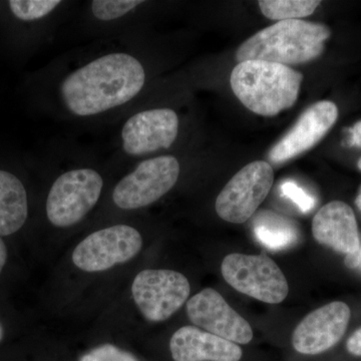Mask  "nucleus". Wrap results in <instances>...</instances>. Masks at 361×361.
<instances>
[{
  "mask_svg": "<svg viewBox=\"0 0 361 361\" xmlns=\"http://www.w3.org/2000/svg\"><path fill=\"white\" fill-rule=\"evenodd\" d=\"M261 13L270 20H295L310 16L322 4L315 0H261Z\"/></svg>",
  "mask_w": 361,
  "mask_h": 361,
  "instance_id": "6ab92c4d",
  "label": "nucleus"
},
{
  "mask_svg": "<svg viewBox=\"0 0 361 361\" xmlns=\"http://www.w3.org/2000/svg\"><path fill=\"white\" fill-rule=\"evenodd\" d=\"M123 120L115 158L137 163L172 148L179 137L180 118L174 109L137 108Z\"/></svg>",
  "mask_w": 361,
  "mask_h": 361,
  "instance_id": "20e7f679",
  "label": "nucleus"
},
{
  "mask_svg": "<svg viewBox=\"0 0 361 361\" xmlns=\"http://www.w3.org/2000/svg\"><path fill=\"white\" fill-rule=\"evenodd\" d=\"M346 348L351 355L361 356V329L356 330L355 334L349 337Z\"/></svg>",
  "mask_w": 361,
  "mask_h": 361,
  "instance_id": "4be33fe9",
  "label": "nucleus"
},
{
  "mask_svg": "<svg viewBox=\"0 0 361 361\" xmlns=\"http://www.w3.org/2000/svg\"><path fill=\"white\" fill-rule=\"evenodd\" d=\"M170 350L175 361H239L243 355L234 342L193 326L175 332Z\"/></svg>",
  "mask_w": 361,
  "mask_h": 361,
  "instance_id": "dca6fc26",
  "label": "nucleus"
},
{
  "mask_svg": "<svg viewBox=\"0 0 361 361\" xmlns=\"http://www.w3.org/2000/svg\"><path fill=\"white\" fill-rule=\"evenodd\" d=\"M349 319L350 310L348 304L341 301H334L312 311L294 330V349L306 355L325 353L345 334Z\"/></svg>",
  "mask_w": 361,
  "mask_h": 361,
  "instance_id": "f8f14e48",
  "label": "nucleus"
},
{
  "mask_svg": "<svg viewBox=\"0 0 361 361\" xmlns=\"http://www.w3.org/2000/svg\"><path fill=\"white\" fill-rule=\"evenodd\" d=\"M357 166L358 169H360V170L361 171V158L360 159V161H358Z\"/></svg>",
  "mask_w": 361,
  "mask_h": 361,
  "instance_id": "cd10ccee",
  "label": "nucleus"
},
{
  "mask_svg": "<svg viewBox=\"0 0 361 361\" xmlns=\"http://www.w3.org/2000/svg\"><path fill=\"white\" fill-rule=\"evenodd\" d=\"M148 4L142 0H92L82 11V28L102 39L137 35L140 16Z\"/></svg>",
  "mask_w": 361,
  "mask_h": 361,
  "instance_id": "4468645a",
  "label": "nucleus"
},
{
  "mask_svg": "<svg viewBox=\"0 0 361 361\" xmlns=\"http://www.w3.org/2000/svg\"><path fill=\"white\" fill-rule=\"evenodd\" d=\"M330 35L329 28L320 23L278 21L240 45L236 59L239 63L263 61L287 66L300 65L322 56Z\"/></svg>",
  "mask_w": 361,
  "mask_h": 361,
  "instance_id": "f03ea898",
  "label": "nucleus"
},
{
  "mask_svg": "<svg viewBox=\"0 0 361 361\" xmlns=\"http://www.w3.org/2000/svg\"><path fill=\"white\" fill-rule=\"evenodd\" d=\"M104 176L96 167L73 166L52 182L45 201V215L52 226L68 228L85 219L99 203Z\"/></svg>",
  "mask_w": 361,
  "mask_h": 361,
  "instance_id": "39448f33",
  "label": "nucleus"
},
{
  "mask_svg": "<svg viewBox=\"0 0 361 361\" xmlns=\"http://www.w3.org/2000/svg\"><path fill=\"white\" fill-rule=\"evenodd\" d=\"M4 336H6V326L4 323L0 320V343L4 341Z\"/></svg>",
  "mask_w": 361,
  "mask_h": 361,
  "instance_id": "a878e982",
  "label": "nucleus"
},
{
  "mask_svg": "<svg viewBox=\"0 0 361 361\" xmlns=\"http://www.w3.org/2000/svg\"><path fill=\"white\" fill-rule=\"evenodd\" d=\"M274 173L267 161L248 164L228 182L216 199L221 219L241 224L250 219L269 194Z\"/></svg>",
  "mask_w": 361,
  "mask_h": 361,
  "instance_id": "6e6552de",
  "label": "nucleus"
},
{
  "mask_svg": "<svg viewBox=\"0 0 361 361\" xmlns=\"http://www.w3.org/2000/svg\"><path fill=\"white\" fill-rule=\"evenodd\" d=\"M221 271L233 288L262 302L280 303L288 295V282L283 272L263 254H229L223 260Z\"/></svg>",
  "mask_w": 361,
  "mask_h": 361,
  "instance_id": "0eeeda50",
  "label": "nucleus"
},
{
  "mask_svg": "<svg viewBox=\"0 0 361 361\" xmlns=\"http://www.w3.org/2000/svg\"><path fill=\"white\" fill-rule=\"evenodd\" d=\"M355 205L357 206V208L361 211V187L360 189V192H358L357 197L355 199Z\"/></svg>",
  "mask_w": 361,
  "mask_h": 361,
  "instance_id": "bb28decb",
  "label": "nucleus"
},
{
  "mask_svg": "<svg viewBox=\"0 0 361 361\" xmlns=\"http://www.w3.org/2000/svg\"><path fill=\"white\" fill-rule=\"evenodd\" d=\"M254 233L262 245L270 250L288 248L297 240V231L288 220L271 212H262L254 222Z\"/></svg>",
  "mask_w": 361,
  "mask_h": 361,
  "instance_id": "a211bd4d",
  "label": "nucleus"
},
{
  "mask_svg": "<svg viewBox=\"0 0 361 361\" xmlns=\"http://www.w3.org/2000/svg\"><path fill=\"white\" fill-rule=\"evenodd\" d=\"M30 215L27 190L14 173L0 169V236L20 232Z\"/></svg>",
  "mask_w": 361,
  "mask_h": 361,
  "instance_id": "f3484780",
  "label": "nucleus"
},
{
  "mask_svg": "<svg viewBox=\"0 0 361 361\" xmlns=\"http://www.w3.org/2000/svg\"><path fill=\"white\" fill-rule=\"evenodd\" d=\"M302 80L299 71L263 61L239 63L230 78L237 99L248 110L263 116H274L293 106Z\"/></svg>",
  "mask_w": 361,
  "mask_h": 361,
  "instance_id": "7ed1b4c3",
  "label": "nucleus"
},
{
  "mask_svg": "<svg viewBox=\"0 0 361 361\" xmlns=\"http://www.w3.org/2000/svg\"><path fill=\"white\" fill-rule=\"evenodd\" d=\"M104 44L54 66L56 116L78 123L106 122L137 109L149 82L148 68L137 51V35Z\"/></svg>",
  "mask_w": 361,
  "mask_h": 361,
  "instance_id": "f257e3e1",
  "label": "nucleus"
},
{
  "mask_svg": "<svg viewBox=\"0 0 361 361\" xmlns=\"http://www.w3.org/2000/svg\"><path fill=\"white\" fill-rule=\"evenodd\" d=\"M345 265L349 269H361V246L355 253L346 255Z\"/></svg>",
  "mask_w": 361,
  "mask_h": 361,
  "instance_id": "5701e85b",
  "label": "nucleus"
},
{
  "mask_svg": "<svg viewBox=\"0 0 361 361\" xmlns=\"http://www.w3.org/2000/svg\"><path fill=\"white\" fill-rule=\"evenodd\" d=\"M312 234L318 243L345 255L355 253L360 247L355 212L344 202H330L316 213Z\"/></svg>",
  "mask_w": 361,
  "mask_h": 361,
  "instance_id": "2eb2a0df",
  "label": "nucleus"
},
{
  "mask_svg": "<svg viewBox=\"0 0 361 361\" xmlns=\"http://www.w3.org/2000/svg\"><path fill=\"white\" fill-rule=\"evenodd\" d=\"M80 361H137L132 353L113 344H103L82 356Z\"/></svg>",
  "mask_w": 361,
  "mask_h": 361,
  "instance_id": "aec40b11",
  "label": "nucleus"
},
{
  "mask_svg": "<svg viewBox=\"0 0 361 361\" xmlns=\"http://www.w3.org/2000/svg\"><path fill=\"white\" fill-rule=\"evenodd\" d=\"M180 171L179 159L174 155H158L139 161L116 183L111 202L123 211L146 208L176 186Z\"/></svg>",
  "mask_w": 361,
  "mask_h": 361,
  "instance_id": "423d86ee",
  "label": "nucleus"
},
{
  "mask_svg": "<svg viewBox=\"0 0 361 361\" xmlns=\"http://www.w3.org/2000/svg\"><path fill=\"white\" fill-rule=\"evenodd\" d=\"M191 286L186 276L177 271L142 270L135 276L132 293L147 320L165 322L187 302Z\"/></svg>",
  "mask_w": 361,
  "mask_h": 361,
  "instance_id": "1a4fd4ad",
  "label": "nucleus"
},
{
  "mask_svg": "<svg viewBox=\"0 0 361 361\" xmlns=\"http://www.w3.org/2000/svg\"><path fill=\"white\" fill-rule=\"evenodd\" d=\"M337 118L338 109L332 102L322 101L312 104L270 149L268 159L271 163L279 165L313 148L334 127Z\"/></svg>",
  "mask_w": 361,
  "mask_h": 361,
  "instance_id": "ddd939ff",
  "label": "nucleus"
},
{
  "mask_svg": "<svg viewBox=\"0 0 361 361\" xmlns=\"http://www.w3.org/2000/svg\"><path fill=\"white\" fill-rule=\"evenodd\" d=\"M281 193L285 198L293 202L299 210L302 213H310L315 207V200L311 195L304 191L302 188L298 186L292 180H285L280 187Z\"/></svg>",
  "mask_w": 361,
  "mask_h": 361,
  "instance_id": "412c9836",
  "label": "nucleus"
},
{
  "mask_svg": "<svg viewBox=\"0 0 361 361\" xmlns=\"http://www.w3.org/2000/svg\"><path fill=\"white\" fill-rule=\"evenodd\" d=\"M187 314L195 325L226 341L247 344L253 339L250 324L212 288L204 289L188 301Z\"/></svg>",
  "mask_w": 361,
  "mask_h": 361,
  "instance_id": "9b49d317",
  "label": "nucleus"
},
{
  "mask_svg": "<svg viewBox=\"0 0 361 361\" xmlns=\"http://www.w3.org/2000/svg\"><path fill=\"white\" fill-rule=\"evenodd\" d=\"M350 134L351 146L361 148V121L360 122L356 123L355 125L353 126V129L350 130Z\"/></svg>",
  "mask_w": 361,
  "mask_h": 361,
  "instance_id": "393cba45",
  "label": "nucleus"
},
{
  "mask_svg": "<svg viewBox=\"0 0 361 361\" xmlns=\"http://www.w3.org/2000/svg\"><path fill=\"white\" fill-rule=\"evenodd\" d=\"M8 261V249L4 237L0 236V277L4 274Z\"/></svg>",
  "mask_w": 361,
  "mask_h": 361,
  "instance_id": "b1692460",
  "label": "nucleus"
},
{
  "mask_svg": "<svg viewBox=\"0 0 361 361\" xmlns=\"http://www.w3.org/2000/svg\"><path fill=\"white\" fill-rule=\"evenodd\" d=\"M142 246L141 233L127 224L97 230L82 240L73 253L75 265L85 272H101L135 257Z\"/></svg>",
  "mask_w": 361,
  "mask_h": 361,
  "instance_id": "9d476101",
  "label": "nucleus"
}]
</instances>
